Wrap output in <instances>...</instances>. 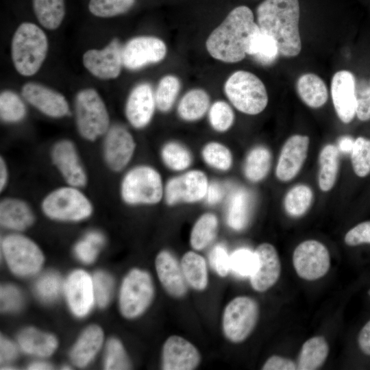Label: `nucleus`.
<instances>
[{
	"label": "nucleus",
	"mask_w": 370,
	"mask_h": 370,
	"mask_svg": "<svg viewBox=\"0 0 370 370\" xmlns=\"http://www.w3.org/2000/svg\"><path fill=\"white\" fill-rule=\"evenodd\" d=\"M103 339L101 329L97 325L87 328L74 345L71 358L78 367L87 365L99 350Z\"/></svg>",
	"instance_id": "26"
},
{
	"label": "nucleus",
	"mask_w": 370,
	"mask_h": 370,
	"mask_svg": "<svg viewBox=\"0 0 370 370\" xmlns=\"http://www.w3.org/2000/svg\"><path fill=\"white\" fill-rule=\"evenodd\" d=\"M9 180V171L6 161L4 158H0V190L3 191L8 185Z\"/></svg>",
	"instance_id": "59"
},
{
	"label": "nucleus",
	"mask_w": 370,
	"mask_h": 370,
	"mask_svg": "<svg viewBox=\"0 0 370 370\" xmlns=\"http://www.w3.org/2000/svg\"><path fill=\"white\" fill-rule=\"evenodd\" d=\"M350 153L355 174L360 177L367 176L370 173V140L358 137Z\"/></svg>",
	"instance_id": "45"
},
{
	"label": "nucleus",
	"mask_w": 370,
	"mask_h": 370,
	"mask_svg": "<svg viewBox=\"0 0 370 370\" xmlns=\"http://www.w3.org/2000/svg\"><path fill=\"white\" fill-rule=\"evenodd\" d=\"M40 208L47 217L60 221H80L93 211L91 201L82 188L67 184L48 193Z\"/></svg>",
	"instance_id": "5"
},
{
	"label": "nucleus",
	"mask_w": 370,
	"mask_h": 370,
	"mask_svg": "<svg viewBox=\"0 0 370 370\" xmlns=\"http://www.w3.org/2000/svg\"><path fill=\"white\" fill-rule=\"evenodd\" d=\"M136 0H90L89 11L98 17H112L129 11Z\"/></svg>",
	"instance_id": "44"
},
{
	"label": "nucleus",
	"mask_w": 370,
	"mask_h": 370,
	"mask_svg": "<svg viewBox=\"0 0 370 370\" xmlns=\"http://www.w3.org/2000/svg\"><path fill=\"white\" fill-rule=\"evenodd\" d=\"M181 84L175 75H167L160 80L155 92L156 108L161 112H169L180 92Z\"/></svg>",
	"instance_id": "41"
},
{
	"label": "nucleus",
	"mask_w": 370,
	"mask_h": 370,
	"mask_svg": "<svg viewBox=\"0 0 370 370\" xmlns=\"http://www.w3.org/2000/svg\"><path fill=\"white\" fill-rule=\"evenodd\" d=\"M95 297L100 306H105L110 298L113 282L107 273L99 271L95 273L93 278Z\"/></svg>",
	"instance_id": "50"
},
{
	"label": "nucleus",
	"mask_w": 370,
	"mask_h": 370,
	"mask_svg": "<svg viewBox=\"0 0 370 370\" xmlns=\"http://www.w3.org/2000/svg\"><path fill=\"white\" fill-rule=\"evenodd\" d=\"M208 114L211 127L217 132H225L234 124V112L230 105L225 101H214L210 106Z\"/></svg>",
	"instance_id": "43"
},
{
	"label": "nucleus",
	"mask_w": 370,
	"mask_h": 370,
	"mask_svg": "<svg viewBox=\"0 0 370 370\" xmlns=\"http://www.w3.org/2000/svg\"><path fill=\"white\" fill-rule=\"evenodd\" d=\"M312 199L313 193L309 186L304 184L295 186L284 197L285 210L291 217H300L308 210Z\"/></svg>",
	"instance_id": "40"
},
{
	"label": "nucleus",
	"mask_w": 370,
	"mask_h": 370,
	"mask_svg": "<svg viewBox=\"0 0 370 370\" xmlns=\"http://www.w3.org/2000/svg\"><path fill=\"white\" fill-rule=\"evenodd\" d=\"M224 92L232 105L246 114H258L268 103L264 84L256 75L247 71L233 73L224 84Z\"/></svg>",
	"instance_id": "6"
},
{
	"label": "nucleus",
	"mask_w": 370,
	"mask_h": 370,
	"mask_svg": "<svg viewBox=\"0 0 370 370\" xmlns=\"http://www.w3.org/2000/svg\"><path fill=\"white\" fill-rule=\"evenodd\" d=\"M34 221V212L25 200L14 197L1 200L0 223L3 227L22 231L29 227Z\"/></svg>",
	"instance_id": "25"
},
{
	"label": "nucleus",
	"mask_w": 370,
	"mask_h": 370,
	"mask_svg": "<svg viewBox=\"0 0 370 370\" xmlns=\"http://www.w3.org/2000/svg\"><path fill=\"white\" fill-rule=\"evenodd\" d=\"M258 306L251 297L240 296L225 307L222 320L225 337L233 343L245 340L253 331L258 317Z\"/></svg>",
	"instance_id": "9"
},
{
	"label": "nucleus",
	"mask_w": 370,
	"mask_h": 370,
	"mask_svg": "<svg viewBox=\"0 0 370 370\" xmlns=\"http://www.w3.org/2000/svg\"><path fill=\"white\" fill-rule=\"evenodd\" d=\"M181 268L188 285L197 291H204L208 285V270L205 259L190 251L184 254Z\"/></svg>",
	"instance_id": "33"
},
{
	"label": "nucleus",
	"mask_w": 370,
	"mask_h": 370,
	"mask_svg": "<svg viewBox=\"0 0 370 370\" xmlns=\"http://www.w3.org/2000/svg\"><path fill=\"white\" fill-rule=\"evenodd\" d=\"M356 95L357 117L362 121L370 120V82L356 84Z\"/></svg>",
	"instance_id": "52"
},
{
	"label": "nucleus",
	"mask_w": 370,
	"mask_h": 370,
	"mask_svg": "<svg viewBox=\"0 0 370 370\" xmlns=\"http://www.w3.org/2000/svg\"><path fill=\"white\" fill-rule=\"evenodd\" d=\"M53 165L67 185L84 188L88 183V174L75 144L69 139L56 142L50 149Z\"/></svg>",
	"instance_id": "12"
},
{
	"label": "nucleus",
	"mask_w": 370,
	"mask_h": 370,
	"mask_svg": "<svg viewBox=\"0 0 370 370\" xmlns=\"http://www.w3.org/2000/svg\"><path fill=\"white\" fill-rule=\"evenodd\" d=\"M51 367L45 362H34L30 365L28 367V369L34 370H42V369H50Z\"/></svg>",
	"instance_id": "61"
},
{
	"label": "nucleus",
	"mask_w": 370,
	"mask_h": 370,
	"mask_svg": "<svg viewBox=\"0 0 370 370\" xmlns=\"http://www.w3.org/2000/svg\"><path fill=\"white\" fill-rule=\"evenodd\" d=\"M310 139L308 136L295 134L284 144L275 169L278 179L288 182L300 171L307 156Z\"/></svg>",
	"instance_id": "21"
},
{
	"label": "nucleus",
	"mask_w": 370,
	"mask_h": 370,
	"mask_svg": "<svg viewBox=\"0 0 370 370\" xmlns=\"http://www.w3.org/2000/svg\"><path fill=\"white\" fill-rule=\"evenodd\" d=\"M0 358L4 362L13 360L17 354L16 348L10 341L1 337L0 341Z\"/></svg>",
	"instance_id": "57"
},
{
	"label": "nucleus",
	"mask_w": 370,
	"mask_h": 370,
	"mask_svg": "<svg viewBox=\"0 0 370 370\" xmlns=\"http://www.w3.org/2000/svg\"><path fill=\"white\" fill-rule=\"evenodd\" d=\"M21 93L29 104L49 117L61 118L70 114L69 105L64 95L43 85L27 83Z\"/></svg>",
	"instance_id": "18"
},
{
	"label": "nucleus",
	"mask_w": 370,
	"mask_h": 370,
	"mask_svg": "<svg viewBox=\"0 0 370 370\" xmlns=\"http://www.w3.org/2000/svg\"><path fill=\"white\" fill-rule=\"evenodd\" d=\"M358 343L361 351L365 354L370 356V320L360 331Z\"/></svg>",
	"instance_id": "58"
},
{
	"label": "nucleus",
	"mask_w": 370,
	"mask_h": 370,
	"mask_svg": "<svg viewBox=\"0 0 370 370\" xmlns=\"http://www.w3.org/2000/svg\"><path fill=\"white\" fill-rule=\"evenodd\" d=\"M298 0H264L256 8L257 24L276 41L280 54L297 56L301 50Z\"/></svg>",
	"instance_id": "2"
},
{
	"label": "nucleus",
	"mask_w": 370,
	"mask_h": 370,
	"mask_svg": "<svg viewBox=\"0 0 370 370\" xmlns=\"http://www.w3.org/2000/svg\"><path fill=\"white\" fill-rule=\"evenodd\" d=\"M280 54L275 39L258 27L251 35L247 47V55L252 56L262 64L273 63Z\"/></svg>",
	"instance_id": "31"
},
{
	"label": "nucleus",
	"mask_w": 370,
	"mask_h": 370,
	"mask_svg": "<svg viewBox=\"0 0 370 370\" xmlns=\"http://www.w3.org/2000/svg\"><path fill=\"white\" fill-rule=\"evenodd\" d=\"M344 240L349 246L370 244V221L362 222L350 229L346 233Z\"/></svg>",
	"instance_id": "53"
},
{
	"label": "nucleus",
	"mask_w": 370,
	"mask_h": 370,
	"mask_svg": "<svg viewBox=\"0 0 370 370\" xmlns=\"http://www.w3.org/2000/svg\"><path fill=\"white\" fill-rule=\"evenodd\" d=\"M338 149L328 144L321 149L319 156V186L322 191L330 190L334 186L338 171Z\"/></svg>",
	"instance_id": "35"
},
{
	"label": "nucleus",
	"mask_w": 370,
	"mask_h": 370,
	"mask_svg": "<svg viewBox=\"0 0 370 370\" xmlns=\"http://www.w3.org/2000/svg\"><path fill=\"white\" fill-rule=\"evenodd\" d=\"M156 108L155 92L146 82L136 86L126 101L125 114L129 123L136 129H143L151 122Z\"/></svg>",
	"instance_id": "19"
},
{
	"label": "nucleus",
	"mask_w": 370,
	"mask_h": 370,
	"mask_svg": "<svg viewBox=\"0 0 370 370\" xmlns=\"http://www.w3.org/2000/svg\"><path fill=\"white\" fill-rule=\"evenodd\" d=\"M160 158L166 168L175 172L186 171L193 162V156L189 149L175 140L163 145L160 150Z\"/></svg>",
	"instance_id": "37"
},
{
	"label": "nucleus",
	"mask_w": 370,
	"mask_h": 370,
	"mask_svg": "<svg viewBox=\"0 0 370 370\" xmlns=\"http://www.w3.org/2000/svg\"><path fill=\"white\" fill-rule=\"evenodd\" d=\"M210 107V96L201 88H193L181 98L177 112L181 119L194 122L203 118Z\"/></svg>",
	"instance_id": "27"
},
{
	"label": "nucleus",
	"mask_w": 370,
	"mask_h": 370,
	"mask_svg": "<svg viewBox=\"0 0 370 370\" xmlns=\"http://www.w3.org/2000/svg\"><path fill=\"white\" fill-rule=\"evenodd\" d=\"M293 264L297 275L306 280H315L324 276L330 266L328 249L321 243L308 240L300 243L293 255Z\"/></svg>",
	"instance_id": "14"
},
{
	"label": "nucleus",
	"mask_w": 370,
	"mask_h": 370,
	"mask_svg": "<svg viewBox=\"0 0 370 370\" xmlns=\"http://www.w3.org/2000/svg\"><path fill=\"white\" fill-rule=\"evenodd\" d=\"M271 164L270 151L264 146H256L247 153L243 166L245 177L250 182H260L267 175Z\"/></svg>",
	"instance_id": "34"
},
{
	"label": "nucleus",
	"mask_w": 370,
	"mask_h": 370,
	"mask_svg": "<svg viewBox=\"0 0 370 370\" xmlns=\"http://www.w3.org/2000/svg\"><path fill=\"white\" fill-rule=\"evenodd\" d=\"M201 156L208 166L220 172L229 171L233 164V156L230 149L217 141L206 143L201 149Z\"/></svg>",
	"instance_id": "39"
},
{
	"label": "nucleus",
	"mask_w": 370,
	"mask_h": 370,
	"mask_svg": "<svg viewBox=\"0 0 370 370\" xmlns=\"http://www.w3.org/2000/svg\"><path fill=\"white\" fill-rule=\"evenodd\" d=\"M61 279L55 273H47L41 276L36 282V290L38 295L46 301L55 299L61 289Z\"/></svg>",
	"instance_id": "49"
},
{
	"label": "nucleus",
	"mask_w": 370,
	"mask_h": 370,
	"mask_svg": "<svg viewBox=\"0 0 370 370\" xmlns=\"http://www.w3.org/2000/svg\"><path fill=\"white\" fill-rule=\"evenodd\" d=\"M162 178L152 166L138 164L129 169L120 184V196L129 206H152L164 198Z\"/></svg>",
	"instance_id": "4"
},
{
	"label": "nucleus",
	"mask_w": 370,
	"mask_h": 370,
	"mask_svg": "<svg viewBox=\"0 0 370 370\" xmlns=\"http://www.w3.org/2000/svg\"><path fill=\"white\" fill-rule=\"evenodd\" d=\"M75 115L79 134L90 142L103 136L110 127L106 104L99 93L92 88L82 90L77 94Z\"/></svg>",
	"instance_id": "7"
},
{
	"label": "nucleus",
	"mask_w": 370,
	"mask_h": 370,
	"mask_svg": "<svg viewBox=\"0 0 370 370\" xmlns=\"http://www.w3.org/2000/svg\"><path fill=\"white\" fill-rule=\"evenodd\" d=\"M219 226L218 218L214 213L201 214L194 223L190 235V243L195 250H202L215 238Z\"/></svg>",
	"instance_id": "36"
},
{
	"label": "nucleus",
	"mask_w": 370,
	"mask_h": 370,
	"mask_svg": "<svg viewBox=\"0 0 370 370\" xmlns=\"http://www.w3.org/2000/svg\"><path fill=\"white\" fill-rule=\"evenodd\" d=\"M256 266L250 275L252 288L263 292L273 286L278 280L281 264L278 252L270 243L259 245L255 250Z\"/></svg>",
	"instance_id": "20"
},
{
	"label": "nucleus",
	"mask_w": 370,
	"mask_h": 370,
	"mask_svg": "<svg viewBox=\"0 0 370 370\" xmlns=\"http://www.w3.org/2000/svg\"><path fill=\"white\" fill-rule=\"evenodd\" d=\"M5 260L13 273L29 275L36 273L42 264L44 257L38 246L29 238L12 234L1 242Z\"/></svg>",
	"instance_id": "10"
},
{
	"label": "nucleus",
	"mask_w": 370,
	"mask_h": 370,
	"mask_svg": "<svg viewBox=\"0 0 370 370\" xmlns=\"http://www.w3.org/2000/svg\"><path fill=\"white\" fill-rule=\"evenodd\" d=\"M258 27L249 7H236L210 33L206 41V49L217 60L238 62L245 58L249 38Z\"/></svg>",
	"instance_id": "1"
},
{
	"label": "nucleus",
	"mask_w": 370,
	"mask_h": 370,
	"mask_svg": "<svg viewBox=\"0 0 370 370\" xmlns=\"http://www.w3.org/2000/svg\"><path fill=\"white\" fill-rule=\"evenodd\" d=\"M354 140L349 136H345L340 138L338 149L344 153H351L353 148Z\"/></svg>",
	"instance_id": "60"
},
{
	"label": "nucleus",
	"mask_w": 370,
	"mask_h": 370,
	"mask_svg": "<svg viewBox=\"0 0 370 370\" xmlns=\"http://www.w3.org/2000/svg\"><path fill=\"white\" fill-rule=\"evenodd\" d=\"M33 8L38 22L48 29H57L65 14L64 0H33Z\"/></svg>",
	"instance_id": "38"
},
{
	"label": "nucleus",
	"mask_w": 370,
	"mask_h": 370,
	"mask_svg": "<svg viewBox=\"0 0 370 370\" xmlns=\"http://www.w3.org/2000/svg\"><path fill=\"white\" fill-rule=\"evenodd\" d=\"M64 290L73 312L79 317L86 315L92 308L95 299L90 276L82 270L73 271L65 282Z\"/></svg>",
	"instance_id": "23"
},
{
	"label": "nucleus",
	"mask_w": 370,
	"mask_h": 370,
	"mask_svg": "<svg viewBox=\"0 0 370 370\" xmlns=\"http://www.w3.org/2000/svg\"><path fill=\"white\" fill-rule=\"evenodd\" d=\"M22 297L17 288L5 286L1 289V307L4 310H15L21 305Z\"/></svg>",
	"instance_id": "54"
},
{
	"label": "nucleus",
	"mask_w": 370,
	"mask_h": 370,
	"mask_svg": "<svg viewBox=\"0 0 370 370\" xmlns=\"http://www.w3.org/2000/svg\"><path fill=\"white\" fill-rule=\"evenodd\" d=\"M162 359L164 370H192L199 365L201 356L190 342L173 335L164 343Z\"/></svg>",
	"instance_id": "22"
},
{
	"label": "nucleus",
	"mask_w": 370,
	"mask_h": 370,
	"mask_svg": "<svg viewBox=\"0 0 370 370\" xmlns=\"http://www.w3.org/2000/svg\"><path fill=\"white\" fill-rule=\"evenodd\" d=\"M26 106L15 92L3 91L0 95V117L5 123H14L22 121L26 116Z\"/></svg>",
	"instance_id": "42"
},
{
	"label": "nucleus",
	"mask_w": 370,
	"mask_h": 370,
	"mask_svg": "<svg viewBox=\"0 0 370 370\" xmlns=\"http://www.w3.org/2000/svg\"><path fill=\"white\" fill-rule=\"evenodd\" d=\"M230 270L242 277L250 276L256 266L255 252L247 249H240L230 256Z\"/></svg>",
	"instance_id": "46"
},
{
	"label": "nucleus",
	"mask_w": 370,
	"mask_h": 370,
	"mask_svg": "<svg viewBox=\"0 0 370 370\" xmlns=\"http://www.w3.org/2000/svg\"><path fill=\"white\" fill-rule=\"evenodd\" d=\"M103 243V236L99 232H92L80 241L75 247L77 257L83 262H92L97 254L98 248Z\"/></svg>",
	"instance_id": "48"
},
{
	"label": "nucleus",
	"mask_w": 370,
	"mask_h": 370,
	"mask_svg": "<svg viewBox=\"0 0 370 370\" xmlns=\"http://www.w3.org/2000/svg\"><path fill=\"white\" fill-rule=\"evenodd\" d=\"M263 370H295L297 365L290 359L278 356L270 357L262 366Z\"/></svg>",
	"instance_id": "55"
},
{
	"label": "nucleus",
	"mask_w": 370,
	"mask_h": 370,
	"mask_svg": "<svg viewBox=\"0 0 370 370\" xmlns=\"http://www.w3.org/2000/svg\"><path fill=\"white\" fill-rule=\"evenodd\" d=\"M123 47L118 39L112 40L101 50L90 49L83 56V64L94 76L103 79H114L121 71Z\"/></svg>",
	"instance_id": "16"
},
{
	"label": "nucleus",
	"mask_w": 370,
	"mask_h": 370,
	"mask_svg": "<svg viewBox=\"0 0 370 370\" xmlns=\"http://www.w3.org/2000/svg\"><path fill=\"white\" fill-rule=\"evenodd\" d=\"M156 269L160 283L174 297H183L187 292V283L181 265L171 252L161 251L156 258Z\"/></svg>",
	"instance_id": "24"
},
{
	"label": "nucleus",
	"mask_w": 370,
	"mask_h": 370,
	"mask_svg": "<svg viewBox=\"0 0 370 370\" xmlns=\"http://www.w3.org/2000/svg\"><path fill=\"white\" fill-rule=\"evenodd\" d=\"M296 88L301 99L310 108H320L328 100V88L325 82L314 73L301 75L297 81Z\"/></svg>",
	"instance_id": "28"
},
{
	"label": "nucleus",
	"mask_w": 370,
	"mask_h": 370,
	"mask_svg": "<svg viewBox=\"0 0 370 370\" xmlns=\"http://www.w3.org/2000/svg\"><path fill=\"white\" fill-rule=\"evenodd\" d=\"M18 341L23 352L42 357L51 355L58 345L53 335L34 328L23 330L18 336Z\"/></svg>",
	"instance_id": "29"
},
{
	"label": "nucleus",
	"mask_w": 370,
	"mask_h": 370,
	"mask_svg": "<svg viewBox=\"0 0 370 370\" xmlns=\"http://www.w3.org/2000/svg\"><path fill=\"white\" fill-rule=\"evenodd\" d=\"M102 156L106 166L114 173L124 170L135 153L136 145L132 134L123 126H110L103 136Z\"/></svg>",
	"instance_id": "13"
},
{
	"label": "nucleus",
	"mask_w": 370,
	"mask_h": 370,
	"mask_svg": "<svg viewBox=\"0 0 370 370\" xmlns=\"http://www.w3.org/2000/svg\"><path fill=\"white\" fill-rule=\"evenodd\" d=\"M328 354V344L323 336H317L310 338L301 347L297 369H317L323 365Z\"/></svg>",
	"instance_id": "30"
},
{
	"label": "nucleus",
	"mask_w": 370,
	"mask_h": 370,
	"mask_svg": "<svg viewBox=\"0 0 370 370\" xmlns=\"http://www.w3.org/2000/svg\"><path fill=\"white\" fill-rule=\"evenodd\" d=\"M356 81L346 70L336 72L332 79L331 94L335 111L344 123H350L356 114Z\"/></svg>",
	"instance_id": "17"
},
{
	"label": "nucleus",
	"mask_w": 370,
	"mask_h": 370,
	"mask_svg": "<svg viewBox=\"0 0 370 370\" xmlns=\"http://www.w3.org/2000/svg\"><path fill=\"white\" fill-rule=\"evenodd\" d=\"M368 294H369V295L370 296V289H369V291H368Z\"/></svg>",
	"instance_id": "62"
},
{
	"label": "nucleus",
	"mask_w": 370,
	"mask_h": 370,
	"mask_svg": "<svg viewBox=\"0 0 370 370\" xmlns=\"http://www.w3.org/2000/svg\"><path fill=\"white\" fill-rule=\"evenodd\" d=\"M210 184L203 171L192 169L170 178L164 185V199L169 206L195 204L205 199Z\"/></svg>",
	"instance_id": "11"
},
{
	"label": "nucleus",
	"mask_w": 370,
	"mask_h": 370,
	"mask_svg": "<svg viewBox=\"0 0 370 370\" xmlns=\"http://www.w3.org/2000/svg\"><path fill=\"white\" fill-rule=\"evenodd\" d=\"M47 50V36L38 25L25 22L18 27L12 40V59L18 73L24 76L36 73Z\"/></svg>",
	"instance_id": "3"
},
{
	"label": "nucleus",
	"mask_w": 370,
	"mask_h": 370,
	"mask_svg": "<svg viewBox=\"0 0 370 370\" xmlns=\"http://www.w3.org/2000/svg\"><path fill=\"white\" fill-rule=\"evenodd\" d=\"M210 266L221 277H225L230 271V256L222 245H215L209 255Z\"/></svg>",
	"instance_id": "51"
},
{
	"label": "nucleus",
	"mask_w": 370,
	"mask_h": 370,
	"mask_svg": "<svg viewBox=\"0 0 370 370\" xmlns=\"http://www.w3.org/2000/svg\"><path fill=\"white\" fill-rule=\"evenodd\" d=\"M129 360L121 342L116 338H111L106 346L105 369H129Z\"/></svg>",
	"instance_id": "47"
},
{
	"label": "nucleus",
	"mask_w": 370,
	"mask_h": 370,
	"mask_svg": "<svg viewBox=\"0 0 370 370\" xmlns=\"http://www.w3.org/2000/svg\"><path fill=\"white\" fill-rule=\"evenodd\" d=\"M251 210V197L243 188L235 190L231 195L227 206V223L233 230L240 231L248 223Z\"/></svg>",
	"instance_id": "32"
},
{
	"label": "nucleus",
	"mask_w": 370,
	"mask_h": 370,
	"mask_svg": "<svg viewBox=\"0 0 370 370\" xmlns=\"http://www.w3.org/2000/svg\"><path fill=\"white\" fill-rule=\"evenodd\" d=\"M224 195V188L219 182H210L205 197L206 202L209 205H215L219 203Z\"/></svg>",
	"instance_id": "56"
},
{
	"label": "nucleus",
	"mask_w": 370,
	"mask_h": 370,
	"mask_svg": "<svg viewBox=\"0 0 370 370\" xmlns=\"http://www.w3.org/2000/svg\"><path fill=\"white\" fill-rule=\"evenodd\" d=\"M154 294L149 273L134 269L125 277L121 287L119 305L121 313L128 319L140 315L149 306Z\"/></svg>",
	"instance_id": "8"
},
{
	"label": "nucleus",
	"mask_w": 370,
	"mask_h": 370,
	"mask_svg": "<svg viewBox=\"0 0 370 370\" xmlns=\"http://www.w3.org/2000/svg\"><path fill=\"white\" fill-rule=\"evenodd\" d=\"M167 48L164 42L154 36H138L123 47V64L130 70H137L164 59Z\"/></svg>",
	"instance_id": "15"
}]
</instances>
